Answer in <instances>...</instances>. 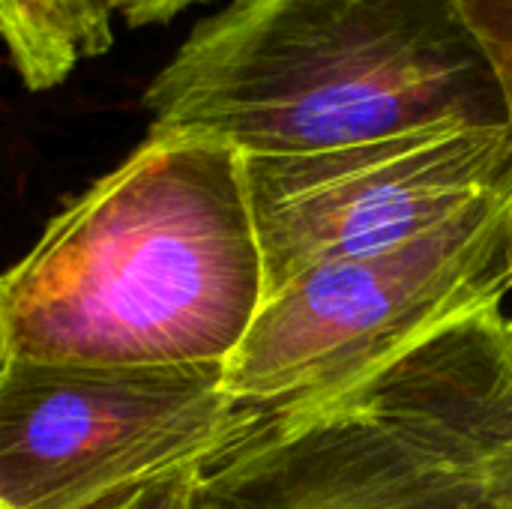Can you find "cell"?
I'll return each instance as SVG.
<instances>
[{
    "label": "cell",
    "mask_w": 512,
    "mask_h": 509,
    "mask_svg": "<svg viewBox=\"0 0 512 509\" xmlns=\"http://www.w3.org/2000/svg\"><path fill=\"white\" fill-rule=\"evenodd\" d=\"M261 300L243 156L201 138L147 135L0 276L24 360L228 366Z\"/></svg>",
    "instance_id": "cell-1"
},
{
    "label": "cell",
    "mask_w": 512,
    "mask_h": 509,
    "mask_svg": "<svg viewBox=\"0 0 512 509\" xmlns=\"http://www.w3.org/2000/svg\"><path fill=\"white\" fill-rule=\"evenodd\" d=\"M147 135L303 156L435 123L510 126L462 0H231L144 90Z\"/></svg>",
    "instance_id": "cell-2"
},
{
    "label": "cell",
    "mask_w": 512,
    "mask_h": 509,
    "mask_svg": "<svg viewBox=\"0 0 512 509\" xmlns=\"http://www.w3.org/2000/svg\"><path fill=\"white\" fill-rule=\"evenodd\" d=\"M510 291L512 195H495L426 237L318 264L264 294L225 387L261 414L318 408Z\"/></svg>",
    "instance_id": "cell-3"
},
{
    "label": "cell",
    "mask_w": 512,
    "mask_h": 509,
    "mask_svg": "<svg viewBox=\"0 0 512 509\" xmlns=\"http://www.w3.org/2000/svg\"><path fill=\"white\" fill-rule=\"evenodd\" d=\"M261 417L225 366L9 357L0 375V509H96L204 462Z\"/></svg>",
    "instance_id": "cell-4"
},
{
    "label": "cell",
    "mask_w": 512,
    "mask_h": 509,
    "mask_svg": "<svg viewBox=\"0 0 512 509\" xmlns=\"http://www.w3.org/2000/svg\"><path fill=\"white\" fill-rule=\"evenodd\" d=\"M264 294L339 258L426 237L512 195L510 126L435 123L303 156H243Z\"/></svg>",
    "instance_id": "cell-5"
},
{
    "label": "cell",
    "mask_w": 512,
    "mask_h": 509,
    "mask_svg": "<svg viewBox=\"0 0 512 509\" xmlns=\"http://www.w3.org/2000/svg\"><path fill=\"white\" fill-rule=\"evenodd\" d=\"M192 509H498L486 486L372 411L261 414L210 453Z\"/></svg>",
    "instance_id": "cell-6"
},
{
    "label": "cell",
    "mask_w": 512,
    "mask_h": 509,
    "mask_svg": "<svg viewBox=\"0 0 512 509\" xmlns=\"http://www.w3.org/2000/svg\"><path fill=\"white\" fill-rule=\"evenodd\" d=\"M324 405L393 420L512 509V333L501 306L435 330Z\"/></svg>",
    "instance_id": "cell-7"
},
{
    "label": "cell",
    "mask_w": 512,
    "mask_h": 509,
    "mask_svg": "<svg viewBox=\"0 0 512 509\" xmlns=\"http://www.w3.org/2000/svg\"><path fill=\"white\" fill-rule=\"evenodd\" d=\"M0 45L21 84L33 93L60 87L78 69L42 0H0Z\"/></svg>",
    "instance_id": "cell-8"
},
{
    "label": "cell",
    "mask_w": 512,
    "mask_h": 509,
    "mask_svg": "<svg viewBox=\"0 0 512 509\" xmlns=\"http://www.w3.org/2000/svg\"><path fill=\"white\" fill-rule=\"evenodd\" d=\"M42 6L78 66L114 45V21L99 0H42Z\"/></svg>",
    "instance_id": "cell-9"
},
{
    "label": "cell",
    "mask_w": 512,
    "mask_h": 509,
    "mask_svg": "<svg viewBox=\"0 0 512 509\" xmlns=\"http://www.w3.org/2000/svg\"><path fill=\"white\" fill-rule=\"evenodd\" d=\"M465 12L477 24L504 84L512 132V0H462Z\"/></svg>",
    "instance_id": "cell-10"
},
{
    "label": "cell",
    "mask_w": 512,
    "mask_h": 509,
    "mask_svg": "<svg viewBox=\"0 0 512 509\" xmlns=\"http://www.w3.org/2000/svg\"><path fill=\"white\" fill-rule=\"evenodd\" d=\"M198 468H201V462L174 468L162 477H153L135 489L114 495L111 501L99 504L96 509H192Z\"/></svg>",
    "instance_id": "cell-11"
},
{
    "label": "cell",
    "mask_w": 512,
    "mask_h": 509,
    "mask_svg": "<svg viewBox=\"0 0 512 509\" xmlns=\"http://www.w3.org/2000/svg\"><path fill=\"white\" fill-rule=\"evenodd\" d=\"M111 21H120L123 27H153V24H168L180 12L204 3V0H99Z\"/></svg>",
    "instance_id": "cell-12"
},
{
    "label": "cell",
    "mask_w": 512,
    "mask_h": 509,
    "mask_svg": "<svg viewBox=\"0 0 512 509\" xmlns=\"http://www.w3.org/2000/svg\"><path fill=\"white\" fill-rule=\"evenodd\" d=\"M6 360H9V351H6V333H3V303H0V375L6 369Z\"/></svg>",
    "instance_id": "cell-13"
},
{
    "label": "cell",
    "mask_w": 512,
    "mask_h": 509,
    "mask_svg": "<svg viewBox=\"0 0 512 509\" xmlns=\"http://www.w3.org/2000/svg\"><path fill=\"white\" fill-rule=\"evenodd\" d=\"M510 333H512V318H510Z\"/></svg>",
    "instance_id": "cell-14"
}]
</instances>
